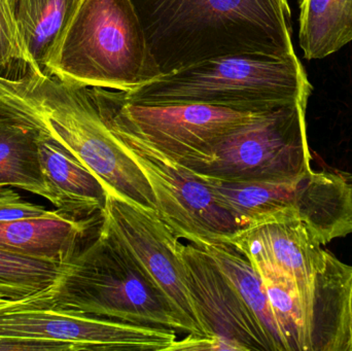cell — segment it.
Returning a JSON list of instances; mask_svg holds the SVG:
<instances>
[{
  "mask_svg": "<svg viewBox=\"0 0 352 351\" xmlns=\"http://www.w3.org/2000/svg\"><path fill=\"white\" fill-rule=\"evenodd\" d=\"M162 73L229 55H296L289 0H131Z\"/></svg>",
  "mask_w": 352,
  "mask_h": 351,
  "instance_id": "obj_1",
  "label": "cell"
},
{
  "mask_svg": "<svg viewBox=\"0 0 352 351\" xmlns=\"http://www.w3.org/2000/svg\"><path fill=\"white\" fill-rule=\"evenodd\" d=\"M0 117L63 146L99 177L109 194L157 212L146 177L120 148L87 87L35 70L18 80L0 78Z\"/></svg>",
  "mask_w": 352,
  "mask_h": 351,
  "instance_id": "obj_2",
  "label": "cell"
},
{
  "mask_svg": "<svg viewBox=\"0 0 352 351\" xmlns=\"http://www.w3.org/2000/svg\"><path fill=\"white\" fill-rule=\"evenodd\" d=\"M312 86L297 55L276 59L242 54L197 62L123 92L142 104L199 103L241 111H264L308 101Z\"/></svg>",
  "mask_w": 352,
  "mask_h": 351,
  "instance_id": "obj_3",
  "label": "cell"
},
{
  "mask_svg": "<svg viewBox=\"0 0 352 351\" xmlns=\"http://www.w3.org/2000/svg\"><path fill=\"white\" fill-rule=\"evenodd\" d=\"M161 74L131 0H80L45 76L127 92Z\"/></svg>",
  "mask_w": 352,
  "mask_h": 351,
  "instance_id": "obj_4",
  "label": "cell"
},
{
  "mask_svg": "<svg viewBox=\"0 0 352 351\" xmlns=\"http://www.w3.org/2000/svg\"><path fill=\"white\" fill-rule=\"evenodd\" d=\"M31 302L35 306L190 334L168 301L100 231L96 239L65 263L52 286L31 296Z\"/></svg>",
  "mask_w": 352,
  "mask_h": 351,
  "instance_id": "obj_5",
  "label": "cell"
},
{
  "mask_svg": "<svg viewBox=\"0 0 352 351\" xmlns=\"http://www.w3.org/2000/svg\"><path fill=\"white\" fill-rule=\"evenodd\" d=\"M301 100L263 111L215 140L190 167L223 181H292L311 170L306 107Z\"/></svg>",
  "mask_w": 352,
  "mask_h": 351,
  "instance_id": "obj_6",
  "label": "cell"
},
{
  "mask_svg": "<svg viewBox=\"0 0 352 351\" xmlns=\"http://www.w3.org/2000/svg\"><path fill=\"white\" fill-rule=\"evenodd\" d=\"M99 231L133 262L151 286L162 295L190 334L210 336L186 284L178 253L180 239L153 208L107 194Z\"/></svg>",
  "mask_w": 352,
  "mask_h": 351,
  "instance_id": "obj_7",
  "label": "cell"
},
{
  "mask_svg": "<svg viewBox=\"0 0 352 351\" xmlns=\"http://www.w3.org/2000/svg\"><path fill=\"white\" fill-rule=\"evenodd\" d=\"M87 88L113 123L186 167L198 160L215 140L263 113L199 103L142 104L128 102L121 91Z\"/></svg>",
  "mask_w": 352,
  "mask_h": 351,
  "instance_id": "obj_8",
  "label": "cell"
},
{
  "mask_svg": "<svg viewBox=\"0 0 352 351\" xmlns=\"http://www.w3.org/2000/svg\"><path fill=\"white\" fill-rule=\"evenodd\" d=\"M102 115L120 148L146 177L161 220L178 238L190 243L199 239L221 240L239 230L200 177Z\"/></svg>",
  "mask_w": 352,
  "mask_h": 351,
  "instance_id": "obj_9",
  "label": "cell"
},
{
  "mask_svg": "<svg viewBox=\"0 0 352 351\" xmlns=\"http://www.w3.org/2000/svg\"><path fill=\"white\" fill-rule=\"evenodd\" d=\"M0 338L55 342L64 351H152L158 346L159 330L35 306L30 296L0 304Z\"/></svg>",
  "mask_w": 352,
  "mask_h": 351,
  "instance_id": "obj_10",
  "label": "cell"
},
{
  "mask_svg": "<svg viewBox=\"0 0 352 351\" xmlns=\"http://www.w3.org/2000/svg\"><path fill=\"white\" fill-rule=\"evenodd\" d=\"M198 177L239 229L279 214H292L308 226L316 227L324 220L331 205L328 185L314 170L283 181H223Z\"/></svg>",
  "mask_w": 352,
  "mask_h": 351,
  "instance_id": "obj_11",
  "label": "cell"
},
{
  "mask_svg": "<svg viewBox=\"0 0 352 351\" xmlns=\"http://www.w3.org/2000/svg\"><path fill=\"white\" fill-rule=\"evenodd\" d=\"M178 253L188 290L209 334L234 340L248 351H271L258 321L211 258L190 242H180Z\"/></svg>",
  "mask_w": 352,
  "mask_h": 351,
  "instance_id": "obj_12",
  "label": "cell"
},
{
  "mask_svg": "<svg viewBox=\"0 0 352 351\" xmlns=\"http://www.w3.org/2000/svg\"><path fill=\"white\" fill-rule=\"evenodd\" d=\"M248 259L276 266L302 290L326 268L330 251L322 247L314 231L292 214H279L239 229L228 237Z\"/></svg>",
  "mask_w": 352,
  "mask_h": 351,
  "instance_id": "obj_13",
  "label": "cell"
},
{
  "mask_svg": "<svg viewBox=\"0 0 352 351\" xmlns=\"http://www.w3.org/2000/svg\"><path fill=\"white\" fill-rule=\"evenodd\" d=\"M352 266L329 253L326 268L299 290L304 351H352Z\"/></svg>",
  "mask_w": 352,
  "mask_h": 351,
  "instance_id": "obj_14",
  "label": "cell"
},
{
  "mask_svg": "<svg viewBox=\"0 0 352 351\" xmlns=\"http://www.w3.org/2000/svg\"><path fill=\"white\" fill-rule=\"evenodd\" d=\"M38 148L49 201L56 210L80 220L100 214L109 192L99 177L63 146L41 134Z\"/></svg>",
  "mask_w": 352,
  "mask_h": 351,
  "instance_id": "obj_15",
  "label": "cell"
},
{
  "mask_svg": "<svg viewBox=\"0 0 352 351\" xmlns=\"http://www.w3.org/2000/svg\"><path fill=\"white\" fill-rule=\"evenodd\" d=\"M92 218H76L60 212L23 220L0 222V251L55 263H67L80 249V243Z\"/></svg>",
  "mask_w": 352,
  "mask_h": 351,
  "instance_id": "obj_16",
  "label": "cell"
},
{
  "mask_svg": "<svg viewBox=\"0 0 352 351\" xmlns=\"http://www.w3.org/2000/svg\"><path fill=\"white\" fill-rule=\"evenodd\" d=\"M192 245L204 251L211 258L235 288L242 302L260 325L271 351H287L262 278L252 262L225 239H199Z\"/></svg>",
  "mask_w": 352,
  "mask_h": 351,
  "instance_id": "obj_17",
  "label": "cell"
},
{
  "mask_svg": "<svg viewBox=\"0 0 352 351\" xmlns=\"http://www.w3.org/2000/svg\"><path fill=\"white\" fill-rule=\"evenodd\" d=\"M80 0H10L19 32L35 71L47 74Z\"/></svg>",
  "mask_w": 352,
  "mask_h": 351,
  "instance_id": "obj_18",
  "label": "cell"
},
{
  "mask_svg": "<svg viewBox=\"0 0 352 351\" xmlns=\"http://www.w3.org/2000/svg\"><path fill=\"white\" fill-rule=\"evenodd\" d=\"M299 24L305 59H324L352 41V0H301Z\"/></svg>",
  "mask_w": 352,
  "mask_h": 351,
  "instance_id": "obj_19",
  "label": "cell"
},
{
  "mask_svg": "<svg viewBox=\"0 0 352 351\" xmlns=\"http://www.w3.org/2000/svg\"><path fill=\"white\" fill-rule=\"evenodd\" d=\"M16 187L49 200L39 157L38 134L0 117V188Z\"/></svg>",
  "mask_w": 352,
  "mask_h": 351,
  "instance_id": "obj_20",
  "label": "cell"
},
{
  "mask_svg": "<svg viewBox=\"0 0 352 351\" xmlns=\"http://www.w3.org/2000/svg\"><path fill=\"white\" fill-rule=\"evenodd\" d=\"M248 260L262 278L287 351H304V326L297 282L268 262Z\"/></svg>",
  "mask_w": 352,
  "mask_h": 351,
  "instance_id": "obj_21",
  "label": "cell"
},
{
  "mask_svg": "<svg viewBox=\"0 0 352 351\" xmlns=\"http://www.w3.org/2000/svg\"><path fill=\"white\" fill-rule=\"evenodd\" d=\"M64 265L0 251V291L14 300L32 296L52 286Z\"/></svg>",
  "mask_w": 352,
  "mask_h": 351,
  "instance_id": "obj_22",
  "label": "cell"
},
{
  "mask_svg": "<svg viewBox=\"0 0 352 351\" xmlns=\"http://www.w3.org/2000/svg\"><path fill=\"white\" fill-rule=\"evenodd\" d=\"M34 70L19 32L10 0H0V78L18 80Z\"/></svg>",
  "mask_w": 352,
  "mask_h": 351,
  "instance_id": "obj_23",
  "label": "cell"
},
{
  "mask_svg": "<svg viewBox=\"0 0 352 351\" xmlns=\"http://www.w3.org/2000/svg\"><path fill=\"white\" fill-rule=\"evenodd\" d=\"M49 210L24 201L16 192L0 188V222L23 220L45 216Z\"/></svg>",
  "mask_w": 352,
  "mask_h": 351,
  "instance_id": "obj_24",
  "label": "cell"
},
{
  "mask_svg": "<svg viewBox=\"0 0 352 351\" xmlns=\"http://www.w3.org/2000/svg\"><path fill=\"white\" fill-rule=\"evenodd\" d=\"M168 351H248L242 344L219 335L201 336L188 334L176 340Z\"/></svg>",
  "mask_w": 352,
  "mask_h": 351,
  "instance_id": "obj_25",
  "label": "cell"
},
{
  "mask_svg": "<svg viewBox=\"0 0 352 351\" xmlns=\"http://www.w3.org/2000/svg\"><path fill=\"white\" fill-rule=\"evenodd\" d=\"M10 300H14V299L10 298L8 294H6V293L1 292V291H0V304H1V303L8 302V301Z\"/></svg>",
  "mask_w": 352,
  "mask_h": 351,
  "instance_id": "obj_26",
  "label": "cell"
},
{
  "mask_svg": "<svg viewBox=\"0 0 352 351\" xmlns=\"http://www.w3.org/2000/svg\"><path fill=\"white\" fill-rule=\"evenodd\" d=\"M351 313H352V292H351Z\"/></svg>",
  "mask_w": 352,
  "mask_h": 351,
  "instance_id": "obj_27",
  "label": "cell"
}]
</instances>
